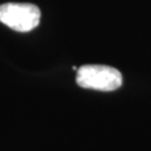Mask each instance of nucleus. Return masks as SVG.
<instances>
[{
	"label": "nucleus",
	"instance_id": "f257e3e1",
	"mask_svg": "<svg viewBox=\"0 0 151 151\" xmlns=\"http://www.w3.org/2000/svg\"><path fill=\"white\" fill-rule=\"evenodd\" d=\"M76 82L82 88L108 92L122 86V74L110 65L86 64L77 69Z\"/></svg>",
	"mask_w": 151,
	"mask_h": 151
},
{
	"label": "nucleus",
	"instance_id": "f03ea898",
	"mask_svg": "<svg viewBox=\"0 0 151 151\" xmlns=\"http://www.w3.org/2000/svg\"><path fill=\"white\" fill-rule=\"evenodd\" d=\"M40 22V10L29 3H6L0 5V23L17 32H30Z\"/></svg>",
	"mask_w": 151,
	"mask_h": 151
}]
</instances>
